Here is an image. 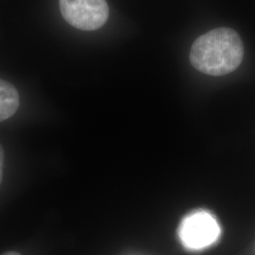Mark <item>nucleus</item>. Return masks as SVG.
Here are the masks:
<instances>
[{"label":"nucleus","instance_id":"f257e3e1","mask_svg":"<svg viewBox=\"0 0 255 255\" xmlns=\"http://www.w3.org/2000/svg\"><path fill=\"white\" fill-rule=\"evenodd\" d=\"M244 46L237 31L219 27L198 37L192 45L190 62L200 72L223 76L235 71L242 63Z\"/></svg>","mask_w":255,"mask_h":255},{"label":"nucleus","instance_id":"f03ea898","mask_svg":"<svg viewBox=\"0 0 255 255\" xmlns=\"http://www.w3.org/2000/svg\"><path fill=\"white\" fill-rule=\"evenodd\" d=\"M221 230L218 220L207 211L192 212L182 219L178 234L188 250L201 251L218 241Z\"/></svg>","mask_w":255,"mask_h":255},{"label":"nucleus","instance_id":"7ed1b4c3","mask_svg":"<svg viewBox=\"0 0 255 255\" xmlns=\"http://www.w3.org/2000/svg\"><path fill=\"white\" fill-rule=\"evenodd\" d=\"M64 20L82 30H96L109 17L106 0H59Z\"/></svg>","mask_w":255,"mask_h":255},{"label":"nucleus","instance_id":"20e7f679","mask_svg":"<svg viewBox=\"0 0 255 255\" xmlns=\"http://www.w3.org/2000/svg\"><path fill=\"white\" fill-rule=\"evenodd\" d=\"M20 99L16 88L0 79V122L12 117L18 109Z\"/></svg>","mask_w":255,"mask_h":255},{"label":"nucleus","instance_id":"39448f33","mask_svg":"<svg viewBox=\"0 0 255 255\" xmlns=\"http://www.w3.org/2000/svg\"><path fill=\"white\" fill-rule=\"evenodd\" d=\"M3 165H4V150L0 145V184L3 178Z\"/></svg>","mask_w":255,"mask_h":255},{"label":"nucleus","instance_id":"423d86ee","mask_svg":"<svg viewBox=\"0 0 255 255\" xmlns=\"http://www.w3.org/2000/svg\"><path fill=\"white\" fill-rule=\"evenodd\" d=\"M19 255L18 253L16 252H7V253H4L3 255Z\"/></svg>","mask_w":255,"mask_h":255}]
</instances>
